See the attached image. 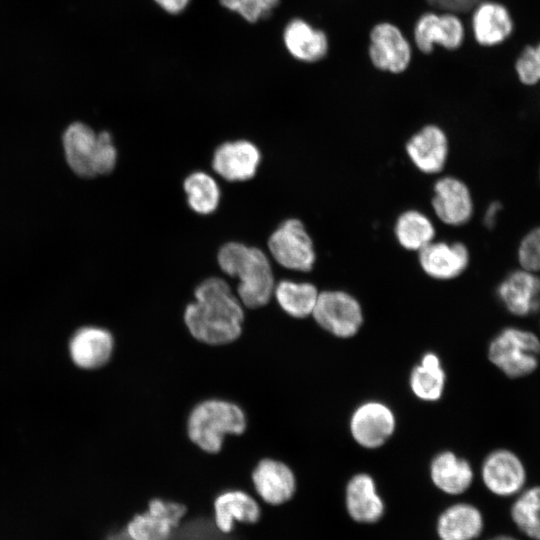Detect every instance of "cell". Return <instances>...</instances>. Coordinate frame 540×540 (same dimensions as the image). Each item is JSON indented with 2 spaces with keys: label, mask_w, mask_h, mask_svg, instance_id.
<instances>
[{
  "label": "cell",
  "mask_w": 540,
  "mask_h": 540,
  "mask_svg": "<svg viewBox=\"0 0 540 540\" xmlns=\"http://www.w3.org/2000/svg\"><path fill=\"white\" fill-rule=\"evenodd\" d=\"M194 297L195 300L185 308L184 322L196 340L209 345H224L240 337L243 305L224 279H205L194 290Z\"/></svg>",
  "instance_id": "6da1fadb"
},
{
  "label": "cell",
  "mask_w": 540,
  "mask_h": 540,
  "mask_svg": "<svg viewBox=\"0 0 540 540\" xmlns=\"http://www.w3.org/2000/svg\"><path fill=\"white\" fill-rule=\"evenodd\" d=\"M217 261L225 274L238 278L237 297L243 306L256 309L270 301L275 280L271 263L261 249L228 242L219 249Z\"/></svg>",
  "instance_id": "7a4b0ae2"
},
{
  "label": "cell",
  "mask_w": 540,
  "mask_h": 540,
  "mask_svg": "<svg viewBox=\"0 0 540 540\" xmlns=\"http://www.w3.org/2000/svg\"><path fill=\"white\" fill-rule=\"evenodd\" d=\"M246 426V415L237 404L209 399L192 409L187 421V433L201 450L216 454L221 451L226 435H240Z\"/></svg>",
  "instance_id": "3957f363"
},
{
  "label": "cell",
  "mask_w": 540,
  "mask_h": 540,
  "mask_svg": "<svg viewBox=\"0 0 540 540\" xmlns=\"http://www.w3.org/2000/svg\"><path fill=\"white\" fill-rule=\"evenodd\" d=\"M488 358L509 378L527 376L539 365L540 339L529 330L506 327L491 340Z\"/></svg>",
  "instance_id": "277c9868"
},
{
  "label": "cell",
  "mask_w": 540,
  "mask_h": 540,
  "mask_svg": "<svg viewBox=\"0 0 540 540\" xmlns=\"http://www.w3.org/2000/svg\"><path fill=\"white\" fill-rule=\"evenodd\" d=\"M188 514L189 508L181 501L154 496L129 517L121 531L127 540H170Z\"/></svg>",
  "instance_id": "5b68a950"
},
{
  "label": "cell",
  "mask_w": 540,
  "mask_h": 540,
  "mask_svg": "<svg viewBox=\"0 0 540 540\" xmlns=\"http://www.w3.org/2000/svg\"><path fill=\"white\" fill-rule=\"evenodd\" d=\"M312 316L322 329L339 338L353 337L363 323L359 302L340 290L319 292Z\"/></svg>",
  "instance_id": "8992f818"
},
{
  "label": "cell",
  "mask_w": 540,
  "mask_h": 540,
  "mask_svg": "<svg viewBox=\"0 0 540 540\" xmlns=\"http://www.w3.org/2000/svg\"><path fill=\"white\" fill-rule=\"evenodd\" d=\"M267 244L274 260L284 268L300 272L313 268L316 258L313 242L300 220L291 218L282 222Z\"/></svg>",
  "instance_id": "52a82bcc"
},
{
  "label": "cell",
  "mask_w": 540,
  "mask_h": 540,
  "mask_svg": "<svg viewBox=\"0 0 540 540\" xmlns=\"http://www.w3.org/2000/svg\"><path fill=\"white\" fill-rule=\"evenodd\" d=\"M263 504L241 488H228L217 493L211 502V517L222 535L234 532L237 524L254 525L262 517Z\"/></svg>",
  "instance_id": "ba28073f"
},
{
  "label": "cell",
  "mask_w": 540,
  "mask_h": 540,
  "mask_svg": "<svg viewBox=\"0 0 540 540\" xmlns=\"http://www.w3.org/2000/svg\"><path fill=\"white\" fill-rule=\"evenodd\" d=\"M251 484L259 501L268 506H280L293 499L298 480L294 469L287 463L261 459L251 472Z\"/></svg>",
  "instance_id": "9c48e42d"
},
{
  "label": "cell",
  "mask_w": 540,
  "mask_h": 540,
  "mask_svg": "<svg viewBox=\"0 0 540 540\" xmlns=\"http://www.w3.org/2000/svg\"><path fill=\"white\" fill-rule=\"evenodd\" d=\"M480 477L489 493L498 497H510L522 491L527 476L518 455L501 448L493 450L484 458Z\"/></svg>",
  "instance_id": "30bf717a"
},
{
  "label": "cell",
  "mask_w": 540,
  "mask_h": 540,
  "mask_svg": "<svg viewBox=\"0 0 540 540\" xmlns=\"http://www.w3.org/2000/svg\"><path fill=\"white\" fill-rule=\"evenodd\" d=\"M395 427L396 419L391 408L375 400L360 404L349 421L352 438L366 449H377L384 445Z\"/></svg>",
  "instance_id": "8fae6325"
},
{
  "label": "cell",
  "mask_w": 540,
  "mask_h": 540,
  "mask_svg": "<svg viewBox=\"0 0 540 540\" xmlns=\"http://www.w3.org/2000/svg\"><path fill=\"white\" fill-rule=\"evenodd\" d=\"M411 47L401 30L394 24H376L370 32L369 57L379 70L401 73L411 61Z\"/></svg>",
  "instance_id": "7c38bea8"
},
{
  "label": "cell",
  "mask_w": 540,
  "mask_h": 540,
  "mask_svg": "<svg viewBox=\"0 0 540 540\" xmlns=\"http://www.w3.org/2000/svg\"><path fill=\"white\" fill-rule=\"evenodd\" d=\"M344 505L356 523L372 524L382 518L385 502L372 474L358 471L349 477L344 488Z\"/></svg>",
  "instance_id": "4fadbf2b"
},
{
  "label": "cell",
  "mask_w": 540,
  "mask_h": 540,
  "mask_svg": "<svg viewBox=\"0 0 540 540\" xmlns=\"http://www.w3.org/2000/svg\"><path fill=\"white\" fill-rule=\"evenodd\" d=\"M465 37V30L460 18L452 12L438 14L424 13L419 17L414 28V40L422 53H430L435 45L448 50L458 49Z\"/></svg>",
  "instance_id": "5bb4252c"
},
{
  "label": "cell",
  "mask_w": 540,
  "mask_h": 540,
  "mask_svg": "<svg viewBox=\"0 0 540 540\" xmlns=\"http://www.w3.org/2000/svg\"><path fill=\"white\" fill-rule=\"evenodd\" d=\"M428 475L437 490L447 496L457 497L458 500L476 480L471 463L448 450L434 455L428 464Z\"/></svg>",
  "instance_id": "9a60e30c"
},
{
  "label": "cell",
  "mask_w": 540,
  "mask_h": 540,
  "mask_svg": "<svg viewBox=\"0 0 540 540\" xmlns=\"http://www.w3.org/2000/svg\"><path fill=\"white\" fill-rule=\"evenodd\" d=\"M260 161V150L252 142L228 141L216 148L212 168L227 181H246L256 175Z\"/></svg>",
  "instance_id": "2e32d148"
},
{
  "label": "cell",
  "mask_w": 540,
  "mask_h": 540,
  "mask_svg": "<svg viewBox=\"0 0 540 540\" xmlns=\"http://www.w3.org/2000/svg\"><path fill=\"white\" fill-rule=\"evenodd\" d=\"M497 295L511 314L531 315L540 309V277L522 268L512 271L499 284Z\"/></svg>",
  "instance_id": "e0dca14e"
},
{
  "label": "cell",
  "mask_w": 540,
  "mask_h": 540,
  "mask_svg": "<svg viewBox=\"0 0 540 540\" xmlns=\"http://www.w3.org/2000/svg\"><path fill=\"white\" fill-rule=\"evenodd\" d=\"M484 527L482 511L468 501L450 503L436 520V533L440 540H477Z\"/></svg>",
  "instance_id": "ac0fdd59"
},
{
  "label": "cell",
  "mask_w": 540,
  "mask_h": 540,
  "mask_svg": "<svg viewBox=\"0 0 540 540\" xmlns=\"http://www.w3.org/2000/svg\"><path fill=\"white\" fill-rule=\"evenodd\" d=\"M472 11L473 35L479 45L494 47L504 43L513 34L514 20L504 4L484 0Z\"/></svg>",
  "instance_id": "d6986e66"
},
{
  "label": "cell",
  "mask_w": 540,
  "mask_h": 540,
  "mask_svg": "<svg viewBox=\"0 0 540 540\" xmlns=\"http://www.w3.org/2000/svg\"><path fill=\"white\" fill-rule=\"evenodd\" d=\"M433 209L448 225H462L472 216L473 203L466 184L454 177H443L434 185Z\"/></svg>",
  "instance_id": "ffe728a7"
},
{
  "label": "cell",
  "mask_w": 540,
  "mask_h": 540,
  "mask_svg": "<svg viewBox=\"0 0 540 540\" xmlns=\"http://www.w3.org/2000/svg\"><path fill=\"white\" fill-rule=\"evenodd\" d=\"M423 271L437 280H450L464 272L469 263V252L460 242H431L419 250Z\"/></svg>",
  "instance_id": "44dd1931"
},
{
  "label": "cell",
  "mask_w": 540,
  "mask_h": 540,
  "mask_svg": "<svg viewBox=\"0 0 540 540\" xmlns=\"http://www.w3.org/2000/svg\"><path fill=\"white\" fill-rule=\"evenodd\" d=\"M63 145L67 163L75 174L83 178L97 176L98 135L92 128L81 122L72 123L64 133Z\"/></svg>",
  "instance_id": "7402d4cb"
},
{
  "label": "cell",
  "mask_w": 540,
  "mask_h": 540,
  "mask_svg": "<svg viewBox=\"0 0 540 540\" xmlns=\"http://www.w3.org/2000/svg\"><path fill=\"white\" fill-rule=\"evenodd\" d=\"M406 150L419 170L437 173L443 169L447 159V137L438 126L428 125L410 138Z\"/></svg>",
  "instance_id": "603a6c76"
},
{
  "label": "cell",
  "mask_w": 540,
  "mask_h": 540,
  "mask_svg": "<svg viewBox=\"0 0 540 540\" xmlns=\"http://www.w3.org/2000/svg\"><path fill=\"white\" fill-rule=\"evenodd\" d=\"M70 355L73 362L84 369H96L105 365L112 356V334L100 327L79 329L71 339Z\"/></svg>",
  "instance_id": "cb8c5ba5"
},
{
  "label": "cell",
  "mask_w": 540,
  "mask_h": 540,
  "mask_svg": "<svg viewBox=\"0 0 540 540\" xmlns=\"http://www.w3.org/2000/svg\"><path fill=\"white\" fill-rule=\"evenodd\" d=\"M283 41L294 58L308 63L323 59L329 48L325 32L299 18L287 23L283 32Z\"/></svg>",
  "instance_id": "d4e9b609"
},
{
  "label": "cell",
  "mask_w": 540,
  "mask_h": 540,
  "mask_svg": "<svg viewBox=\"0 0 540 540\" xmlns=\"http://www.w3.org/2000/svg\"><path fill=\"white\" fill-rule=\"evenodd\" d=\"M446 383V374L440 358L433 352L425 353L412 369L409 385L413 394L423 401H437L441 398Z\"/></svg>",
  "instance_id": "484cf974"
},
{
  "label": "cell",
  "mask_w": 540,
  "mask_h": 540,
  "mask_svg": "<svg viewBox=\"0 0 540 540\" xmlns=\"http://www.w3.org/2000/svg\"><path fill=\"white\" fill-rule=\"evenodd\" d=\"M273 295L284 312L301 319L312 315L319 292L309 282L282 280L275 284Z\"/></svg>",
  "instance_id": "4316f807"
},
{
  "label": "cell",
  "mask_w": 540,
  "mask_h": 540,
  "mask_svg": "<svg viewBox=\"0 0 540 540\" xmlns=\"http://www.w3.org/2000/svg\"><path fill=\"white\" fill-rule=\"evenodd\" d=\"M395 235L402 247L419 251L432 242L435 229L426 215L416 210H409L398 217Z\"/></svg>",
  "instance_id": "83f0119b"
},
{
  "label": "cell",
  "mask_w": 540,
  "mask_h": 540,
  "mask_svg": "<svg viewBox=\"0 0 540 540\" xmlns=\"http://www.w3.org/2000/svg\"><path fill=\"white\" fill-rule=\"evenodd\" d=\"M189 207L196 213H213L220 201V189L216 180L209 174L197 171L186 177L183 183Z\"/></svg>",
  "instance_id": "f1b7e54d"
},
{
  "label": "cell",
  "mask_w": 540,
  "mask_h": 540,
  "mask_svg": "<svg viewBox=\"0 0 540 540\" xmlns=\"http://www.w3.org/2000/svg\"><path fill=\"white\" fill-rule=\"evenodd\" d=\"M518 529L533 540H540V486L522 491L510 509Z\"/></svg>",
  "instance_id": "f546056e"
},
{
  "label": "cell",
  "mask_w": 540,
  "mask_h": 540,
  "mask_svg": "<svg viewBox=\"0 0 540 540\" xmlns=\"http://www.w3.org/2000/svg\"><path fill=\"white\" fill-rule=\"evenodd\" d=\"M221 5L254 23L269 16L279 0H219Z\"/></svg>",
  "instance_id": "4dcf8cb0"
},
{
  "label": "cell",
  "mask_w": 540,
  "mask_h": 540,
  "mask_svg": "<svg viewBox=\"0 0 540 540\" xmlns=\"http://www.w3.org/2000/svg\"><path fill=\"white\" fill-rule=\"evenodd\" d=\"M514 70L518 80L526 86H534L540 82V70L534 45L522 48L515 59Z\"/></svg>",
  "instance_id": "1f68e13d"
},
{
  "label": "cell",
  "mask_w": 540,
  "mask_h": 540,
  "mask_svg": "<svg viewBox=\"0 0 540 540\" xmlns=\"http://www.w3.org/2000/svg\"><path fill=\"white\" fill-rule=\"evenodd\" d=\"M97 135L98 147L95 158V172L96 175L109 174L117 162V149L109 132L101 131Z\"/></svg>",
  "instance_id": "d6a6232c"
},
{
  "label": "cell",
  "mask_w": 540,
  "mask_h": 540,
  "mask_svg": "<svg viewBox=\"0 0 540 540\" xmlns=\"http://www.w3.org/2000/svg\"><path fill=\"white\" fill-rule=\"evenodd\" d=\"M431 6L452 13L472 11L475 6L484 0H426Z\"/></svg>",
  "instance_id": "836d02e7"
},
{
  "label": "cell",
  "mask_w": 540,
  "mask_h": 540,
  "mask_svg": "<svg viewBox=\"0 0 540 540\" xmlns=\"http://www.w3.org/2000/svg\"><path fill=\"white\" fill-rule=\"evenodd\" d=\"M162 9L171 14L183 11L190 0H154Z\"/></svg>",
  "instance_id": "e575fe53"
},
{
  "label": "cell",
  "mask_w": 540,
  "mask_h": 540,
  "mask_svg": "<svg viewBox=\"0 0 540 540\" xmlns=\"http://www.w3.org/2000/svg\"><path fill=\"white\" fill-rule=\"evenodd\" d=\"M502 206L498 201L492 202L484 214V224L488 228H492L496 224V219Z\"/></svg>",
  "instance_id": "d590c367"
},
{
  "label": "cell",
  "mask_w": 540,
  "mask_h": 540,
  "mask_svg": "<svg viewBox=\"0 0 540 540\" xmlns=\"http://www.w3.org/2000/svg\"><path fill=\"white\" fill-rule=\"evenodd\" d=\"M482 540H517V539L510 536V535L495 534V535L489 536V537H487L485 539L482 538Z\"/></svg>",
  "instance_id": "8d00e7d4"
},
{
  "label": "cell",
  "mask_w": 540,
  "mask_h": 540,
  "mask_svg": "<svg viewBox=\"0 0 540 540\" xmlns=\"http://www.w3.org/2000/svg\"><path fill=\"white\" fill-rule=\"evenodd\" d=\"M534 47H535V54H536V58H537V62H538L539 70H540V42L534 45Z\"/></svg>",
  "instance_id": "74e56055"
}]
</instances>
